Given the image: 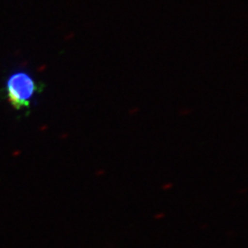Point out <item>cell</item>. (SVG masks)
<instances>
[{"label":"cell","instance_id":"1","mask_svg":"<svg viewBox=\"0 0 248 248\" xmlns=\"http://www.w3.org/2000/svg\"><path fill=\"white\" fill-rule=\"evenodd\" d=\"M37 84L26 72L12 74L6 83V98L15 109L28 108L37 92Z\"/></svg>","mask_w":248,"mask_h":248}]
</instances>
